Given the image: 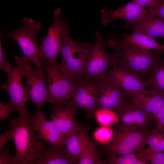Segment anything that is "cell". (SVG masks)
I'll return each mask as SVG.
<instances>
[{"mask_svg":"<svg viewBox=\"0 0 164 164\" xmlns=\"http://www.w3.org/2000/svg\"><path fill=\"white\" fill-rule=\"evenodd\" d=\"M35 114L10 120L16 150V164H41L44 146L35 134Z\"/></svg>","mask_w":164,"mask_h":164,"instance_id":"6da1fadb","label":"cell"},{"mask_svg":"<svg viewBox=\"0 0 164 164\" xmlns=\"http://www.w3.org/2000/svg\"><path fill=\"white\" fill-rule=\"evenodd\" d=\"M95 42L92 47L81 80L96 81L100 76L107 72L108 68L114 66L117 62L119 53L115 52L108 54L106 50L107 43L97 30L95 31Z\"/></svg>","mask_w":164,"mask_h":164,"instance_id":"5b68a950","label":"cell"},{"mask_svg":"<svg viewBox=\"0 0 164 164\" xmlns=\"http://www.w3.org/2000/svg\"><path fill=\"white\" fill-rule=\"evenodd\" d=\"M94 114L97 121L101 125L109 127L119 122L118 115L115 111L110 109H97Z\"/></svg>","mask_w":164,"mask_h":164,"instance_id":"484cf974","label":"cell"},{"mask_svg":"<svg viewBox=\"0 0 164 164\" xmlns=\"http://www.w3.org/2000/svg\"><path fill=\"white\" fill-rule=\"evenodd\" d=\"M35 127L39 141L47 142L53 145H64L67 136L62 133L52 121H48L46 116L42 111L35 114Z\"/></svg>","mask_w":164,"mask_h":164,"instance_id":"e0dca14e","label":"cell"},{"mask_svg":"<svg viewBox=\"0 0 164 164\" xmlns=\"http://www.w3.org/2000/svg\"><path fill=\"white\" fill-rule=\"evenodd\" d=\"M16 111V109L11 101L9 100L8 102H0V121L5 119L10 120V114Z\"/></svg>","mask_w":164,"mask_h":164,"instance_id":"f546056e","label":"cell"},{"mask_svg":"<svg viewBox=\"0 0 164 164\" xmlns=\"http://www.w3.org/2000/svg\"><path fill=\"white\" fill-rule=\"evenodd\" d=\"M41 63L46 73L50 104L53 108L67 104L75 82L62 71L56 62L43 60Z\"/></svg>","mask_w":164,"mask_h":164,"instance_id":"277c9868","label":"cell"},{"mask_svg":"<svg viewBox=\"0 0 164 164\" xmlns=\"http://www.w3.org/2000/svg\"><path fill=\"white\" fill-rule=\"evenodd\" d=\"M98 93L97 109L105 108L116 112L130 97L126 91L118 86L106 72L96 81Z\"/></svg>","mask_w":164,"mask_h":164,"instance_id":"8fae6325","label":"cell"},{"mask_svg":"<svg viewBox=\"0 0 164 164\" xmlns=\"http://www.w3.org/2000/svg\"><path fill=\"white\" fill-rule=\"evenodd\" d=\"M61 10L55 9L52 26L48 29L46 36L40 39L39 47V58L47 62L56 63L60 52L63 40L70 23L60 18Z\"/></svg>","mask_w":164,"mask_h":164,"instance_id":"52a82bcc","label":"cell"},{"mask_svg":"<svg viewBox=\"0 0 164 164\" xmlns=\"http://www.w3.org/2000/svg\"><path fill=\"white\" fill-rule=\"evenodd\" d=\"M151 130L133 129L121 124L115 130L112 139L108 143L109 151L121 155L144 148L147 145V135Z\"/></svg>","mask_w":164,"mask_h":164,"instance_id":"ba28073f","label":"cell"},{"mask_svg":"<svg viewBox=\"0 0 164 164\" xmlns=\"http://www.w3.org/2000/svg\"><path fill=\"white\" fill-rule=\"evenodd\" d=\"M114 133V131L109 127L101 125L94 132V137L98 143H108L112 139Z\"/></svg>","mask_w":164,"mask_h":164,"instance_id":"4316f807","label":"cell"},{"mask_svg":"<svg viewBox=\"0 0 164 164\" xmlns=\"http://www.w3.org/2000/svg\"><path fill=\"white\" fill-rule=\"evenodd\" d=\"M3 36L2 33L0 34V68L7 75L10 72L13 67L9 62L5 60L3 52L2 38Z\"/></svg>","mask_w":164,"mask_h":164,"instance_id":"4dcf8cb0","label":"cell"},{"mask_svg":"<svg viewBox=\"0 0 164 164\" xmlns=\"http://www.w3.org/2000/svg\"><path fill=\"white\" fill-rule=\"evenodd\" d=\"M164 138V129L159 130L155 129L150 131L146 136L147 145L153 146L159 142Z\"/></svg>","mask_w":164,"mask_h":164,"instance_id":"f1b7e54d","label":"cell"},{"mask_svg":"<svg viewBox=\"0 0 164 164\" xmlns=\"http://www.w3.org/2000/svg\"><path fill=\"white\" fill-rule=\"evenodd\" d=\"M145 84L152 95L156 94L164 97V60L161 59L154 64L145 80Z\"/></svg>","mask_w":164,"mask_h":164,"instance_id":"44dd1931","label":"cell"},{"mask_svg":"<svg viewBox=\"0 0 164 164\" xmlns=\"http://www.w3.org/2000/svg\"><path fill=\"white\" fill-rule=\"evenodd\" d=\"M89 128L84 125L71 135L67 136L64 145L67 151L77 163L82 156L91 140L88 135Z\"/></svg>","mask_w":164,"mask_h":164,"instance_id":"ac0fdd59","label":"cell"},{"mask_svg":"<svg viewBox=\"0 0 164 164\" xmlns=\"http://www.w3.org/2000/svg\"><path fill=\"white\" fill-rule=\"evenodd\" d=\"M115 35L124 37L131 45L143 49L164 51V45L158 43L153 38L140 32L133 31L128 34L124 33L115 34Z\"/></svg>","mask_w":164,"mask_h":164,"instance_id":"603a6c76","label":"cell"},{"mask_svg":"<svg viewBox=\"0 0 164 164\" xmlns=\"http://www.w3.org/2000/svg\"><path fill=\"white\" fill-rule=\"evenodd\" d=\"M137 155L140 159L148 162L149 164H164L163 152H154Z\"/></svg>","mask_w":164,"mask_h":164,"instance_id":"83f0119b","label":"cell"},{"mask_svg":"<svg viewBox=\"0 0 164 164\" xmlns=\"http://www.w3.org/2000/svg\"><path fill=\"white\" fill-rule=\"evenodd\" d=\"M77 109L68 104L53 108L50 114L51 120L59 130L66 136L71 135L83 125L77 122L76 114Z\"/></svg>","mask_w":164,"mask_h":164,"instance_id":"9a60e30c","label":"cell"},{"mask_svg":"<svg viewBox=\"0 0 164 164\" xmlns=\"http://www.w3.org/2000/svg\"><path fill=\"white\" fill-rule=\"evenodd\" d=\"M101 12L104 26H107L116 20L122 19L125 20L124 26L128 29L133 24L148 17L151 14V10L145 9L132 0L117 10L102 9Z\"/></svg>","mask_w":164,"mask_h":164,"instance_id":"4fadbf2b","label":"cell"},{"mask_svg":"<svg viewBox=\"0 0 164 164\" xmlns=\"http://www.w3.org/2000/svg\"><path fill=\"white\" fill-rule=\"evenodd\" d=\"M138 4L143 7L146 6L149 9L152 10L155 8L161 0H133Z\"/></svg>","mask_w":164,"mask_h":164,"instance_id":"d590c367","label":"cell"},{"mask_svg":"<svg viewBox=\"0 0 164 164\" xmlns=\"http://www.w3.org/2000/svg\"><path fill=\"white\" fill-rule=\"evenodd\" d=\"M14 59L18 65L13 67L7 75L8 80L5 83L1 84L0 88L7 92L9 96V100L15 106L17 111L19 112V117H23L30 115L26 107L28 100L25 87L22 83L23 75L22 68L28 59L24 56H20L17 55Z\"/></svg>","mask_w":164,"mask_h":164,"instance_id":"9c48e42d","label":"cell"},{"mask_svg":"<svg viewBox=\"0 0 164 164\" xmlns=\"http://www.w3.org/2000/svg\"><path fill=\"white\" fill-rule=\"evenodd\" d=\"M12 138L11 129L8 130L6 132L0 135V151L5 146L6 142Z\"/></svg>","mask_w":164,"mask_h":164,"instance_id":"8d00e7d4","label":"cell"},{"mask_svg":"<svg viewBox=\"0 0 164 164\" xmlns=\"http://www.w3.org/2000/svg\"><path fill=\"white\" fill-rule=\"evenodd\" d=\"M0 152V164H16L15 156L11 155L7 147L5 146Z\"/></svg>","mask_w":164,"mask_h":164,"instance_id":"1f68e13d","label":"cell"},{"mask_svg":"<svg viewBox=\"0 0 164 164\" xmlns=\"http://www.w3.org/2000/svg\"><path fill=\"white\" fill-rule=\"evenodd\" d=\"M133 31L140 32L156 39L164 38V21L157 17L147 18L132 25Z\"/></svg>","mask_w":164,"mask_h":164,"instance_id":"7402d4cb","label":"cell"},{"mask_svg":"<svg viewBox=\"0 0 164 164\" xmlns=\"http://www.w3.org/2000/svg\"><path fill=\"white\" fill-rule=\"evenodd\" d=\"M107 162L109 164H149L147 161L140 159L135 152L119 155L109 151Z\"/></svg>","mask_w":164,"mask_h":164,"instance_id":"d4e9b609","label":"cell"},{"mask_svg":"<svg viewBox=\"0 0 164 164\" xmlns=\"http://www.w3.org/2000/svg\"><path fill=\"white\" fill-rule=\"evenodd\" d=\"M92 45L89 43L74 40L68 31L65 34L59 65L62 71L75 82L82 78Z\"/></svg>","mask_w":164,"mask_h":164,"instance_id":"3957f363","label":"cell"},{"mask_svg":"<svg viewBox=\"0 0 164 164\" xmlns=\"http://www.w3.org/2000/svg\"><path fill=\"white\" fill-rule=\"evenodd\" d=\"M106 73L116 84L128 92L152 95L150 91L147 90L145 80L116 65L112 67Z\"/></svg>","mask_w":164,"mask_h":164,"instance_id":"2e32d148","label":"cell"},{"mask_svg":"<svg viewBox=\"0 0 164 164\" xmlns=\"http://www.w3.org/2000/svg\"><path fill=\"white\" fill-rule=\"evenodd\" d=\"M43 157L40 164H77L64 145L48 143L43 150Z\"/></svg>","mask_w":164,"mask_h":164,"instance_id":"d6986e66","label":"cell"},{"mask_svg":"<svg viewBox=\"0 0 164 164\" xmlns=\"http://www.w3.org/2000/svg\"><path fill=\"white\" fill-rule=\"evenodd\" d=\"M119 122L131 128L138 130H152L155 126V117L140 108L131 97L129 98L116 112Z\"/></svg>","mask_w":164,"mask_h":164,"instance_id":"7c38bea8","label":"cell"},{"mask_svg":"<svg viewBox=\"0 0 164 164\" xmlns=\"http://www.w3.org/2000/svg\"><path fill=\"white\" fill-rule=\"evenodd\" d=\"M137 152V155L164 152V138L155 145L149 147L147 149L143 148Z\"/></svg>","mask_w":164,"mask_h":164,"instance_id":"d6a6232c","label":"cell"},{"mask_svg":"<svg viewBox=\"0 0 164 164\" xmlns=\"http://www.w3.org/2000/svg\"><path fill=\"white\" fill-rule=\"evenodd\" d=\"M106 163L101 159L97 145L91 140L77 164H104Z\"/></svg>","mask_w":164,"mask_h":164,"instance_id":"cb8c5ba5","label":"cell"},{"mask_svg":"<svg viewBox=\"0 0 164 164\" xmlns=\"http://www.w3.org/2000/svg\"><path fill=\"white\" fill-rule=\"evenodd\" d=\"M156 120L155 127L157 130L164 129V104L162 107L155 116Z\"/></svg>","mask_w":164,"mask_h":164,"instance_id":"836d02e7","label":"cell"},{"mask_svg":"<svg viewBox=\"0 0 164 164\" xmlns=\"http://www.w3.org/2000/svg\"><path fill=\"white\" fill-rule=\"evenodd\" d=\"M24 22L21 27L10 31H6L4 36L12 39L17 43L24 56L33 63L36 68H42L39 55V47L37 44V33L42 28L40 22L37 23L31 18L26 17L23 18Z\"/></svg>","mask_w":164,"mask_h":164,"instance_id":"8992f818","label":"cell"},{"mask_svg":"<svg viewBox=\"0 0 164 164\" xmlns=\"http://www.w3.org/2000/svg\"><path fill=\"white\" fill-rule=\"evenodd\" d=\"M127 92L140 108L154 117L164 104V97L160 95H148L141 92Z\"/></svg>","mask_w":164,"mask_h":164,"instance_id":"ffe728a7","label":"cell"},{"mask_svg":"<svg viewBox=\"0 0 164 164\" xmlns=\"http://www.w3.org/2000/svg\"><path fill=\"white\" fill-rule=\"evenodd\" d=\"M30 63L31 61L28 60L22 70L26 80L25 87L28 99L34 103L36 112H38L41 111L44 104L50 102L46 83V76L42 68L34 69Z\"/></svg>","mask_w":164,"mask_h":164,"instance_id":"30bf717a","label":"cell"},{"mask_svg":"<svg viewBox=\"0 0 164 164\" xmlns=\"http://www.w3.org/2000/svg\"><path fill=\"white\" fill-rule=\"evenodd\" d=\"M107 46L119 53L116 65L144 80L154 64L161 59L162 52L143 49L131 45L125 39L111 38Z\"/></svg>","mask_w":164,"mask_h":164,"instance_id":"7a4b0ae2","label":"cell"},{"mask_svg":"<svg viewBox=\"0 0 164 164\" xmlns=\"http://www.w3.org/2000/svg\"><path fill=\"white\" fill-rule=\"evenodd\" d=\"M151 10V17H157L164 19V0H161L159 3L153 9Z\"/></svg>","mask_w":164,"mask_h":164,"instance_id":"e575fe53","label":"cell"},{"mask_svg":"<svg viewBox=\"0 0 164 164\" xmlns=\"http://www.w3.org/2000/svg\"><path fill=\"white\" fill-rule=\"evenodd\" d=\"M97 101L96 81L81 80L75 82L67 104L83 110L89 117L94 114L97 109Z\"/></svg>","mask_w":164,"mask_h":164,"instance_id":"5bb4252c","label":"cell"}]
</instances>
